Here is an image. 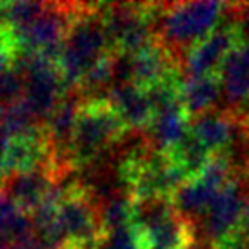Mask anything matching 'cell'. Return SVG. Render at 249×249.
<instances>
[{"mask_svg": "<svg viewBox=\"0 0 249 249\" xmlns=\"http://www.w3.org/2000/svg\"><path fill=\"white\" fill-rule=\"evenodd\" d=\"M226 2L159 4L155 40L182 64L187 51L213 31L228 11Z\"/></svg>", "mask_w": 249, "mask_h": 249, "instance_id": "cell-1", "label": "cell"}, {"mask_svg": "<svg viewBox=\"0 0 249 249\" xmlns=\"http://www.w3.org/2000/svg\"><path fill=\"white\" fill-rule=\"evenodd\" d=\"M102 249H140L131 228L118 229L107 236Z\"/></svg>", "mask_w": 249, "mask_h": 249, "instance_id": "cell-17", "label": "cell"}, {"mask_svg": "<svg viewBox=\"0 0 249 249\" xmlns=\"http://www.w3.org/2000/svg\"><path fill=\"white\" fill-rule=\"evenodd\" d=\"M231 15L242 33V38L249 42V4H231Z\"/></svg>", "mask_w": 249, "mask_h": 249, "instance_id": "cell-18", "label": "cell"}, {"mask_svg": "<svg viewBox=\"0 0 249 249\" xmlns=\"http://www.w3.org/2000/svg\"><path fill=\"white\" fill-rule=\"evenodd\" d=\"M240 42H244L242 33L231 15V4H229L226 17L222 18L220 24L204 40H200L195 48L189 49L187 55L184 56V60L180 64L184 78L218 75L226 56Z\"/></svg>", "mask_w": 249, "mask_h": 249, "instance_id": "cell-7", "label": "cell"}, {"mask_svg": "<svg viewBox=\"0 0 249 249\" xmlns=\"http://www.w3.org/2000/svg\"><path fill=\"white\" fill-rule=\"evenodd\" d=\"M189 115L182 100H177L173 104L160 107L155 111L151 129L147 133V139L155 149L162 153H169L186 139L189 133Z\"/></svg>", "mask_w": 249, "mask_h": 249, "instance_id": "cell-13", "label": "cell"}, {"mask_svg": "<svg viewBox=\"0 0 249 249\" xmlns=\"http://www.w3.org/2000/svg\"><path fill=\"white\" fill-rule=\"evenodd\" d=\"M218 78L224 111L244 118L249 104V42H240L226 56Z\"/></svg>", "mask_w": 249, "mask_h": 249, "instance_id": "cell-11", "label": "cell"}, {"mask_svg": "<svg viewBox=\"0 0 249 249\" xmlns=\"http://www.w3.org/2000/svg\"><path fill=\"white\" fill-rule=\"evenodd\" d=\"M117 109L129 133H149L155 109L147 93L133 82H115L104 95Z\"/></svg>", "mask_w": 249, "mask_h": 249, "instance_id": "cell-12", "label": "cell"}, {"mask_svg": "<svg viewBox=\"0 0 249 249\" xmlns=\"http://www.w3.org/2000/svg\"><path fill=\"white\" fill-rule=\"evenodd\" d=\"M6 202V195H4V191H2V187H0V206Z\"/></svg>", "mask_w": 249, "mask_h": 249, "instance_id": "cell-19", "label": "cell"}, {"mask_svg": "<svg viewBox=\"0 0 249 249\" xmlns=\"http://www.w3.org/2000/svg\"><path fill=\"white\" fill-rule=\"evenodd\" d=\"M180 100L186 107L189 118L214 111L218 102H222V88L218 75L182 78Z\"/></svg>", "mask_w": 249, "mask_h": 249, "instance_id": "cell-14", "label": "cell"}, {"mask_svg": "<svg viewBox=\"0 0 249 249\" xmlns=\"http://www.w3.org/2000/svg\"><path fill=\"white\" fill-rule=\"evenodd\" d=\"M107 53L113 51L106 33L104 6L84 4V9L73 22L58 58L66 91H76L84 75Z\"/></svg>", "mask_w": 249, "mask_h": 249, "instance_id": "cell-4", "label": "cell"}, {"mask_svg": "<svg viewBox=\"0 0 249 249\" xmlns=\"http://www.w3.org/2000/svg\"><path fill=\"white\" fill-rule=\"evenodd\" d=\"M167 157L187 175V178L193 180L208 167L214 155H211L191 133H187L186 139L167 153Z\"/></svg>", "mask_w": 249, "mask_h": 249, "instance_id": "cell-15", "label": "cell"}, {"mask_svg": "<svg viewBox=\"0 0 249 249\" xmlns=\"http://www.w3.org/2000/svg\"><path fill=\"white\" fill-rule=\"evenodd\" d=\"M129 68L131 82L142 91H151L160 84L182 78L180 62L157 40L129 56Z\"/></svg>", "mask_w": 249, "mask_h": 249, "instance_id": "cell-10", "label": "cell"}, {"mask_svg": "<svg viewBox=\"0 0 249 249\" xmlns=\"http://www.w3.org/2000/svg\"><path fill=\"white\" fill-rule=\"evenodd\" d=\"M244 120H246V122H249V104H248V107H246V115H244Z\"/></svg>", "mask_w": 249, "mask_h": 249, "instance_id": "cell-20", "label": "cell"}, {"mask_svg": "<svg viewBox=\"0 0 249 249\" xmlns=\"http://www.w3.org/2000/svg\"><path fill=\"white\" fill-rule=\"evenodd\" d=\"M159 4H107L104 24L115 55L131 56L155 40Z\"/></svg>", "mask_w": 249, "mask_h": 249, "instance_id": "cell-5", "label": "cell"}, {"mask_svg": "<svg viewBox=\"0 0 249 249\" xmlns=\"http://www.w3.org/2000/svg\"><path fill=\"white\" fill-rule=\"evenodd\" d=\"M127 133L125 124L107 98H84L70 149L75 171L97 164L106 153L124 140Z\"/></svg>", "mask_w": 249, "mask_h": 249, "instance_id": "cell-3", "label": "cell"}, {"mask_svg": "<svg viewBox=\"0 0 249 249\" xmlns=\"http://www.w3.org/2000/svg\"><path fill=\"white\" fill-rule=\"evenodd\" d=\"M129 228L140 249H193L198 233L196 222L180 213L171 198L133 200Z\"/></svg>", "mask_w": 249, "mask_h": 249, "instance_id": "cell-2", "label": "cell"}, {"mask_svg": "<svg viewBox=\"0 0 249 249\" xmlns=\"http://www.w3.org/2000/svg\"><path fill=\"white\" fill-rule=\"evenodd\" d=\"M58 186H64V182L53 173V169L49 166L11 175L0 184L7 200L13 202L17 208H20L29 216L35 213L36 208L48 198V195Z\"/></svg>", "mask_w": 249, "mask_h": 249, "instance_id": "cell-9", "label": "cell"}, {"mask_svg": "<svg viewBox=\"0 0 249 249\" xmlns=\"http://www.w3.org/2000/svg\"><path fill=\"white\" fill-rule=\"evenodd\" d=\"M189 133L211 155L229 153L246 133V120L224 109H214L191 118Z\"/></svg>", "mask_w": 249, "mask_h": 249, "instance_id": "cell-8", "label": "cell"}, {"mask_svg": "<svg viewBox=\"0 0 249 249\" xmlns=\"http://www.w3.org/2000/svg\"><path fill=\"white\" fill-rule=\"evenodd\" d=\"M49 4L51 2H2L0 26H4L9 31H18L46 13Z\"/></svg>", "mask_w": 249, "mask_h": 249, "instance_id": "cell-16", "label": "cell"}, {"mask_svg": "<svg viewBox=\"0 0 249 249\" xmlns=\"http://www.w3.org/2000/svg\"><path fill=\"white\" fill-rule=\"evenodd\" d=\"M248 180L236 177L216 195L204 216V235L211 249H229L246 231Z\"/></svg>", "mask_w": 249, "mask_h": 249, "instance_id": "cell-6", "label": "cell"}]
</instances>
